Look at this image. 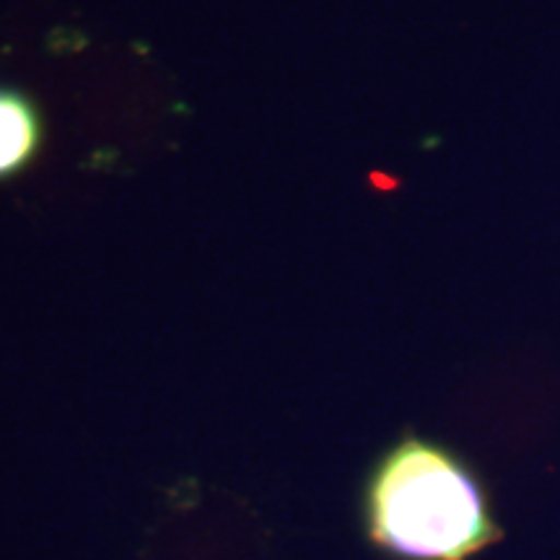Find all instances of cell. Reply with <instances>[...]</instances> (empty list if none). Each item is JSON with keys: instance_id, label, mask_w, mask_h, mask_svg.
I'll list each match as a JSON object with an SVG mask.
<instances>
[{"instance_id": "1", "label": "cell", "mask_w": 560, "mask_h": 560, "mask_svg": "<svg viewBox=\"0 0 560 560\" xmlns=\"http://www.w3.org/2000/svg\"><path fill=\"white\" fill-rule=\"evenodd\" d=\"M366 542L392 560H472L503 537L486 482L441 441L402 433L361 488Z\"/></svg>"}, {"instance_id": "2", "label": "cell", "mask_w": 560, "mask_h": 560, "mask_svg": "<svg viewBox=\"0 0 560 560\" xmlns=\"http://www.w3.org/2000/svg\"><path fill=\"white\" fill-rule=\"evenodd\" d=\"M42 143L45 120L37 102L16 86H0V182L30 170Z\"/></svg>"}]
</instances>
